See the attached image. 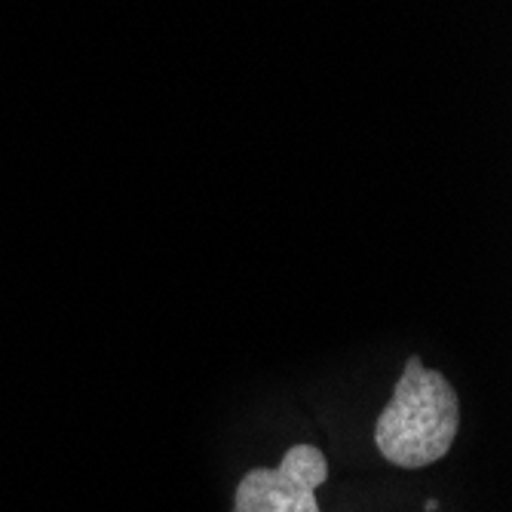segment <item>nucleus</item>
I'll return each instance as SVG.
<instances>
[{"label": "nucleus", "mask_w": 512, "mask_h": 512, "mask_svg": "<svg viewBox=\"0 0 512 512\" xmlns=\"http://www.w3.org/2000/svg\"><path fill=\"white\" fill-rule=\"evenodd\" d=\"M325 479V454L313 445H295L276 470H252L243 476L234 512H319L316 488Z\"/></svg>", "instance_id": "nucleus-2"}, {"label": "nucleus", "mask_w": 512, "mask_h": 512, "mask_svg": "<svg viewBox=\"0 0 512 512\" xmlns=\"http://www.w3.org/2000/svg\"><path fill=\"white\" fill-rule=\"evenodd\" d=\"M460 427V402L442 371H433L411 356L396 381L390 405L375 424L381 454L405 470H421L442 460Z\"/></svg>", "instance_id": "nucleus-1"}]
</instances>
